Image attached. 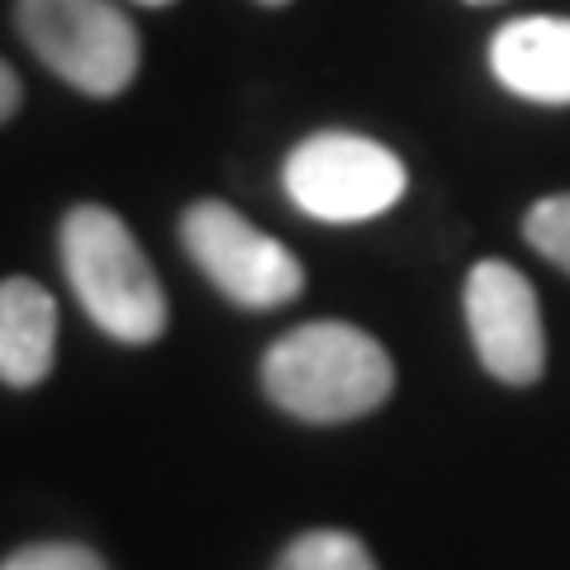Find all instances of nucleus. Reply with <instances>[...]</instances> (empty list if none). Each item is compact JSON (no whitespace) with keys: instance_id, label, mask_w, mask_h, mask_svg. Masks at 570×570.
<instances>
[{"instance_id":"obj_1","label":"nucleus","mask_w":570,"mask_h":570,"mask_svg":"<svg viewBox=\"0 0 570 570\" xmlns=\"http://www.w3.org/2000/svg\"><path fill=\"white\" fill-rule=\"evenodd\" d=\"M262 385L291 419L347 423L390 400L395 366H390V352L362 328L305 324L262 356Z\"/></svg>"},{"instance_id":"obj_2","label":"nucleus","mask_w":570,"mask_h":570,"mask_svg":"<svg viewBox=\"0 0 570 570\" xmlns=\"http://www.w3.org/2000/svg\"><path fill=\"white\" fill-rule=\"evenodd\" d=\"M62 266L91 324L115 343H153L167 328L163 281L142 257V247L105 205H77L62 219Z\"/></svg>"},{"instance_id":"obj_3","label":"nucleus","mask_w":570,"mask_h":570,"mask_svg":"<svg viewBox=\"0 0 570 570\" xmlns=\"http://www.w3.org/2000/svg\"><path fill=\"white\" fill-rule=\"evenodd\" d=\"M14 20L24 43L86 96H119L138 77V29L110 0H20Z\"/></svg>"},{"instance_id":"obj_4","label":"nucleus","mask_w":570,"mask_h":570,"mask_svg":"<svg viewBox=\"0 0 570 570\" xmlns=\"http://www.w3.org/2000/svg\"><path fill=\"white\" fill-rule=\"evenodd\" d=\"M285 190L318 224L376 219L404 195L409 171L395 153L362 134H314L285 157Z\"/></svg>"},{"instance_id":"obj_5","label":"nucleus","mask_w":570,"mask_h":570,"mask_svg":"<svg viewBox=\"0 0 570 570\" xmlns=\"http://www.w3.org/2000/svg\"><path fill=\"white\" fill-rule=\"evenodd\" d=\"M181 243L190 262L243 309H276L305 291V266L291 247L253 228L224 200L190 205L181 219Z\"/></svg>"},{"instance_id":"obj_6","label":"nucleus","mask_w":570,"mask_h":570,"mask_svg":"<svg viewBox=\"0 0 570 570\" xmlns=\"http://www.w3.org/2000/svg\"><path fill=\"white\" fill-rule=\"evenodd\" d=\"M466 328L480 366L504 385H532L547 371V333L532 281L509 262H475L466 276Z\"/></svg>"},{"instance_id":"obj_7","label":"nucleus","mask_w":570,"mask_h":570,"mask_svg":"<svg viewBox=\"0 0 570 570\" xmlns=\"http://www.w3.org/2000/svg\"><path fill=\"white\" fill-rule=\"evenodd\" d=\"M490 71L504 91L532 105H570V20H509L490 39Z\"/></svg>"},{"instance_id":"obj_8","label":"nucleus","mask_w":570,"mask_h":570,"mask_svg":"<svg viewBox=\"0 0 570 570\" xmlns=\"http://www.w3.org/2000/svg\"><path fill=\"white\" fill-rule=\"evenodd\" d=\"M58 352V305L39 281H0V381L33 390L52 371Z\"/></svg>"},{"instance_id":"obj_9","label":"nucleus","mask_w":570,"mask_h":570,"mask_svg":"<svg viewBox=\"0 0 570 570\" xmlns=\"http://www.w3.org/2000/svg\"><path fill=\"white\" fill-rule=\"evenodd\" d=\"M276 570H376V561H371V551L352 532L318 528L285 547L276 557Z\"/></svg>"},{"instance_id":"obj_10","label":"nucleus","mask_w":570,"mask_h":570,"mask_svg":"<svg viewBox=\"0 0 570 570\" xmlns=\"http://www.w3.org/2000/svg\"><path fill=\"white\" fill-rule=\"evenodd\" d=\"M523 238L538 247L551 266H561V272L570 276V190L566 195H547V200H538L528 209Z\"/></svg>"},{"instance_id":"obj_11","label":"nucleus","mask_w":570,"mask_h":570,"mask_svg":"<svg viewBox=\"0 0 570 570\" xmlns=\"http://www.w3.org/2000/svg\"><path fill=\"white\" fill-rule=\"evenodd\" d=\"M0 570H105V561L81 542H33L0 561Z\"/></svg>"},{"instance_id":"obj_12","label":"nucleus","mask_w":570,"mask_h":570,"mask_svg":"<svg viewBox=\"0 0 570 570\" xmlns=\"http://www.w3.org/2000/svg\"><path fill=\"white\" fill-rule=\"evenodd\" d=\"M20 110V77H14L10 62H0V124Z\"/></svg>"},{"instance_id":"obj_13","label":"nucleus","mask_w":570,"mask_h":570,"mask_svg":"<svg viewBox=\"0 0 570 570\" xmlns=\"http://www.w3.org/2000/svg\"><path fill=\"white\" fill-rule=\"evenodd\" d=\"M138 6H171V0H138Z\"/></svg>"},{"instance_id":"obj_14","label":"nucleus","mask_w":570,"mask_h":570,"mask_svg":"<svg viewBox=\"0 0 570 570\" xmlns=\"http://www.w3.org/2000/svg\"><path fill=\"white\" fill-rule=\"evenodd\" d=\"M466 6H494V0H466Z\"/></svg>"},{"instance_id":"obj_15","label":"nucleus","mask_w":570,"mask_h":570,"mask_svg":"<svg viewBox=\"0 0 570 570\" xmlns=\"http://www.w3.org/2000/svg\"><path fill=\"white\" fill-rule=\"evenodd\" d=\"M262 6H285V0H262Z\"/></svg>"}]
</instances>
